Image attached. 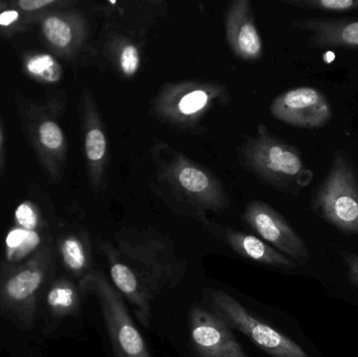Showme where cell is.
I'll return each instance as SVG.
<instances>
[{
	"mask_svg": "<svg viewBox=\"0 0 358 357\" xmlns=\"http://www.w3.org/2000/svg\"><path fill=\"white\" fill-rule=\"evenodd\" d=\"M189 327L192 343L199 357H250L216 312L194 306L189 312Z\"/></svg>",
	"mask_w": 358,
	"mask_h": 357,
	"instance_id": "7c38bea8",
	"label": "cell"
},
{
	"mask_svg": "<svg viewBox=\"0 0 358 357\" xmlns=\"http://www.w3.org/2000/svg\"><path fill=\"white\" fill-rule=\"evenodd\" d=\"M245 224L273 249L299 265L310 259L308 249L292 224L277 210L260 201H252L244 210Z\"/></svg>",
	"mask_w": 358,
	"mask_h": 357,
	"instance_id": "9c48e42d",
	"label": "cell"
},
{
	"mask_svg": "<svg viewBox=\"0 0 358 357\" xmlns=\"http://www.w3.org/2000/svg\"><path fill=\"white\" fill-rule=\"evenodd\" d=\"M92 281L102 305L115 357H151L121 293L102 274L94 275Z\"/></svg>",
	"mask_w": 358,
	"mask_h": 357,
	"instance_id": "52a82bcc",
	"label": "cell"
},
{
	"mask_svg": "<svg viewBox=\"0 0 358 357\" xmlns=\"http://www.w3.org/2000/svg\"><path fill=\"white\" fill-rule=\"evenodd\" d=\"M113 285L144 326L150 325L155 300L180 282L187 264L169 239L155 230L126 231L101 247Z\"/></svg>",
	"mask_w": 358,
	"mask_h": 357,
	"instance_id": "6da1fadb",
	"label": "cell"
},
{
	"mask_svg": "<svg viewBox=\"0 0 358 357\" xmlns=\"http://www.w3.org/2000/svg\"><path fill=\"white\" fill-rule=\"evenodd\" d=\"M42 37L57 54L66 58L76 56L82 50L90 36L85 16L76 10H52L39 15Z\"/></svg>",
	"mask_w": 358,
	"mask_h": 357,
	"instance_id": "4fadbf2b",
	"label": "cell"
},
{
	"mask_svg": "<svg viewBox=\"0 0 358 357\" xmlns=\"http://www.w3.org/2000/svg\"><path fill=\"white\" fill-rule=\"evenodd\" d=\"M48 301L52 307L67 309L75 303V293L69 287H57L48 293Z\"/></svg>",
	"mask_w": 358,
	"mask_h": 357,
	"instance_id": "484cf974",
	"label": "cell"
},
{
	"mask_svg": "<svg viewBox=\"0 0 358 357\" xmlns=\"http://www.w3.org/2000/svg\"><path fill=\"white\" fill-rule=\"evenodd\" d=\"M23 68L27 75L41 83L56 84L63 77L60 63L52 56L44 52H33L25 56Z\"/></svg>",
	"mask_w": 358,
	"mask_h": 357,
	"instance_id": "ac0fdd59",
	"label": "cell"
},
{
	"mask_svg": "<svg viewBox=\"0 0 358 357\" xmlns=\"http://www.w3.org/2000/svg\"><path fill=\"white\" fill-rule=\"evenodd\" d=\"M104 52L121 77L132 79L140 71L141 48L138 42L127 34L115 31L108 34L105 40Z\"/></svg>",
	"mask_w": 358,
	"mask_h": 357,
	"instance_id": "e0dca14e",
	"label": "cell"
},
{
	"mask_svg": "<svg viewBox=\"0 0 358 357\" xmlns=\"http://www.w3.org/2000/svg\"><path fill=\"white\" fill-rule=\"evenodd\" d=\"M269 112L277 121L300 129H321L334 117L329 99L313 86H299L278 94Z\"/></svg>",
	"mask_w": 358,
	"mask_h": 357,
	"instance_id": "ba28073f",
	"label": "cell"
},
{
	"mask_svg": "<svg viewBox=\"0 0 358 357\" xmlns=\"http://www.w3.org/2000/svg\"><path fill=\"white\" fill-rule=\"evenodd\" d=\"M342 258L348 270V278L358 287V255L357 254L343 252Z\"/></svg>",
	"mask_w": 358,
	"mask_h": 357,
	"instance_id": "4316f807",
	"label": "cell"
},
{
	"mask_svg": "<svg viewBox=\"0 0 358 357\" xmlns=\"http://www.w3.org/2000/svg\"><path fill=\"white\" fill-rule=\"evenodd\" d=\"M238 159L244 169L286 194H300L315 178L313 170L305 165L302 151L275 136L264 124L241 145Z\"/></svg>",
	"mask_w": 358,
	"mask_h": 357,
	"instance_id": "3957f363",
	"label": "cell"
},
{
	"mask_svg": "<svg viewBox=\"0 0 358 357\" xmlns=\"http://www.w3.org/2000/svg\"><path fill=\"white\" fill-rule=\"evenodd\" d=\"M229 103L231 94L223 84L185 80L165 84L151 101V113L176 131L196 134L208 113Z\"/></svg>",
	"mask_w": 358,
	"mask_h": 357,
	"instance_id": "277c9868",
	"label": "cell"
},
{
	"mask_svg": "<svg viewBox=\"0 0 358 357\" xmlns=\"http://www.w3.org/2000/svg\"><path fill=\"white\" fill-rule=\"evenodd\" d=\"M218 232L222 240L236 254L246 259L273 268L289 270L298 268V264L258 237L231 228H219Z\"/></svg>",
	"mask_w": 358,
	"mask_h": 357,
	"instance_id": "2e32d148",
	"label": "cell"
},
{
	"mask_svg": "<svg viewBox=\"0 0 358 357\" xmlns=\"http://www.w3.org/2000/svg\"><path fill=\"white\" fill-rule=\"evenodd\" d=\"M27 130L44 169L54 180L62 176L66 166L67 144L57 117L48 109L33 107L27 112Z\"/></svg>",
	"mask_w": 358,
	"mask_h": 357,
	"instance_id": "8fae6325",
	"label": "cell"
},
{
	"mask_svg": "<svg viewBox=\"0 0 358 357\" xmlns=\"http://www.w3.org/2000/svg\"><path fill=\"white\" fill-rule=\"evenodd\" d=\"M208 300L218 316L269 356L309 357L296 342L258 320L231 296L221 291H210Z\"/></svg>",
	"mask_w": 358,
	"mask_h": 357,
	"instance_id": "8992f818",
	"label": "cell"
},
{
	"mask_svg": "<svg viewBox=\"0 0 358 357\" xmlns=\"http://www.w3.org/2000/svg\"><path fill=\"white\" fill-rule=\"evenodd\" d=\"M69 3L71 2L61 1V0H19V1L10 2L8 4L12 8L21 10L36 19L39 15L57 10L61 6H65Z\"/></svg>",
	"mask_w": 358,
	"mask_h": 357,
	"instance_id": "603a6c76",
	"label": "cell"
},
{
	"mask_svg": "<svg viewBox=\"0 0 358 357\" xmlns=\"http://www.w3.org/2000/svg\"><path fill=\"white\" fill-rule=\"evenodd\" d=\"M15 218L21 228L34 231L38 224V215L35 207L31 203H22L15 211Z\"/></svg>",
	"mask_w": 358,
	"mask_h": 357,
	"instance_id": "cb8c5ba5",
	"label": "cell"
},
{
	"mask_svg": "<svg viewBox=\"0 0 358 357\" xmlns=\"http://www.w3.org/2000/svg\"><path fill=\"white\" fill-rule=\"evenodd\" d=\"M80 115L87 177L94 192L99 193L105 190L107 184L108 140L98 105L88 88L82 92Z\"/></svg>",
	"mask_w": 358,
	"mask_h": 357,
	"instance_id": "30bf717a",
	"label": "cell"
},
{
	"mask_svg": "<svg viewBox=\"0 0 358 357\" xmlns=\"http://www.w3.org/2000/svg\"><path fill=\"white\" fill-rule=\"evenodd\" d=\"M3 169V140H2L1 127H0V172Z\"/></svg>",
	"mask_w": 358,
	"mask_h": 357,
	"instance_id": "83f0119b",
	"label": "cell"
},
{
	"mask_svg": "<svg viewBox=\"0 0 358 357\" xmlns=\"http://www.w3.org/2000/svg\"><path fill=\"white\" fill-rule=\"evenodd\" d=\"M225 36L233 54L243 61L260 60L263 41L248 0H235L225 14Z\"/></svg>",
	"mask_w": 358,
	"mask_h": 357,
	"instance_id": "5bb4252c",
	"label": "cell"
},
{
	"mask_svg": "<svg viewBox=\"0 0 358 357\" xmlns=\"http://www.w3.org/2000/svg\"><path fill=\"white\" fill-rule=\"evenodd\" d=\"M282 2L300 10H317L328 14L358 12V0H283Z\"/></svg>",
	"mask_w": 358,
	"mask_h": 357,
	"instance_id": "d6986e66",
	"label": "cell"
},
{
	"mask_svg": "<svg viewBox=\"0 0 358 357\" xmlns=\"http://www.w3.org/2000/svg\"><path fill=\"white\" fill-rule=\"evenodd\" d=\"M40 237L35 231H27L24 228H14L6 237V245L12 251L27 254L38 247Z\"/></svg>",
	"mask_w": 358,
	"mask_h": 357,
	"instance_id": "7402d4cb",
	"label": "cell"
},
{
	"mask_svg": "<svg viewBox=\"0 0 358 357\" xmlns=\"http://www.w3.org/2000/svg\"><path fill=\"white\" fill-rule=\"evenodd\" d=\"M155 180L164 192L166 203L179 212L206 222V213L220 214L229 205L222 182L210 170L195 163L166 142L155 140L151 148Z\"/></svg>",
	"mask_w": 358,
	"mask_h": 357,
	"instance_id": "7a4b0ae2",
	"label": "cell"
},
{
	"mask_svg": "<svg viewBox=\"0 0 358 357\" xmlns=\"http://www.w3.org/2000/svg\"><path fill=\"white\" fill-rule=\"evenodd\" d=\"M8 6H10V4ZM23 25L24 21L21 20L20 10L12 6L8 8L6 2H0V27L6 31H17L18 27H22Z\"/></svg>",
	"mask_w": 358,
	"mask_h": 357,
	"instance_id": "d4e9b609",
	"label": "cell"
},
{
	"mask_svg": "<svg viewBox=\"0 0 358 357\" xmlns=\"http://www.w3.org/2000/svg\"><path fill=\"white\" fill-rule=\"evenodd\" d=\"M310 210L343 234L358 235V167L346 150L332 152L329 170L311 197Z\"/></svg>",
	"mask_w": 358,
	"mask_h": 357,
	"instance_id": "5b68a950",
	"label": "cell"
},
{
	"mask_svg": "<svg viewBox=\"0 0 358 357\" xmlns=\"http://www.w3.org/2000/svg\"><path fill=\"white\" fill-rule=\"evenodd\" d=\"M63 260L71 270L75 272H81L87 266V253L85 245L78 237L71 236L63 241L62 247Z\"/></svg>",
	"mask_w": 358,
	"mask_h": 357,
	"instance_id": "44dd1931",
	"label": "cell"
},
{
	"mask_svg": "<svg viewBox=\"0 0 358 357\" xmlns=\"http://www.w3.org/2000/svg\"><path fill=\"white\" fill-rule=\"evenodd\" d=\"M42 277L39 272L25 270L8 281L6 291L15 300H23L31 296L41 283Z\"/></svg>",
	"mask_w": 358,
	"mask_h": 357,
	"instance_id": "ffe728a7",
	"label": "cell"
},
{
	"mask_svg": "<svg viewBox=\"0 0 358 357\" xmlns=\"http://www.w3.org/2000/svg\"><path fill=\"white\" fill-rule=\"evenodd\" d=\"M288 25L310 34L311 48H358V18L309 17L290 21Z\"/></svg>",
	"mask_w": 358,
	"mask_h": 357,
	"instance_id": "9a60e30c",
	"label": "cell"
}]
</instances>
